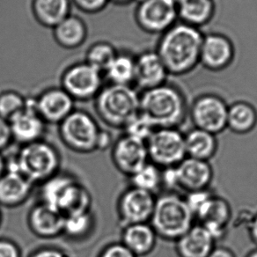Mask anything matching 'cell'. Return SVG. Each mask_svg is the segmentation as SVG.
<instances>
[{"label": "cell", "instance_id": "cell-33", "mask_svg": "<svg viewBox=\"0 0 257 257\" xmlns=\"http://www.w3.org/2000/svg\"><path fill=\"white\" fill-rule=\"evenodd\" d=\"M26 97L15 90L0 93V117L9 121L25 107Z\"/></svg>", "mask_w": 257, "mask_h": 257}, {"label": "cell", "instance_id": "cell-44", "mask_svg": "<svg viewBox=\"0 0 257 257\" xmlns=\"http://www.w3.org/2000/svg\"><path fill=\"white\" fill-rule=\"evenodd\" d=\"M248 233L251 240L257 246V213L253 214L248 224Z\"/></svg>", "mask_w": 257, "mask_h": 257}, {"label": "cell", "instance_id": "cell-43", "mask_svg": "<svg viewBox=\"0 0 257 257\" xmlns=\"http://www.w3.org/2000/svg\"><path fill=\"white\" fill-rule=\"evenodd\" d=\"M208 257H236L233 251L225 246H214Z\"/></svg>", "mask_w": 257, "mask_h": 257}, {"label": "cell", "instance_id": "cell-14", "mask_svg": "<svg viewBox=\"0 0 257 257\" xmlns=\"http://www.w3.org/2000/svg\"><path fill=\"white\" fill-rule=\"evenodd\" d=\"M8 121L13 140L22 147L43 140L46 133L47 124L36 111L35 97H26L24 108Z\"/></svg>", "mask_w": 257, "mask_h": 257}, {"label": "cell", "instance_id": "cell-15", "mask_svg": "<svg viewBox=\"0 0 257 257\" xmlns=\"http://www.w3.org/2000/svg\"><path fill=\"white\" fill-rule=\"evenodd\" d=\"M235 47L228 36L221 33L204 35L199 64L211 72H221L232 64Z\"/></svg>", "mask_w": 257, "mask_h": 257}, {"label": "cell", "instance_id": "cell-45", "mask_svg": "<svg viewBox=\"0 0 257 257\" xmlns=\"http://www.w3.org/2000/svg\"><path fill=\"white\" fill-rule=\"evenodd\" d=\"M133 2H136V0H110V3L119 6V7H125L132 4Z\"/></svg>", "mask_w": 257, "mask_h": 257}, {"label": "cell", "instance_id": "cell-27", "mask_svg": "<svg viewBox=\"0 0 257 257\" xmlns=\"http://www.w3.org/2000/svg\"><path fill=\"white\" fill-rule=\"evenodd\" d=\"M257 125V110L253 104L238 100L228 105L226 128L238 135L253 132Z\"/></svg>", "mask_w": 257, "mask_h": 257}, {"label": "cell", "instance_id": "cell-18", "mask_svg": "<svg viewBox=\"0 0 257 257\" xmlns=\"http://www.w3.org/2000/svg\"><path fill=\"white\" fill-rule=\"evenodd\" d=\"M179 189L185 192L210 189L213 180V168L210 161L186 157L176 166Z\"/></svg>", "mask_w": 257, "mask_h": 257}, {"label": "cell", "instance_id": "cell-38", "mask_svg": "<svg viewBox=\"0 0 257 257\" xmlns=\"http://www.w3.org/2000/svg\"><path fill=\"white\" fill-rule=\"evenodd\" d=\"M98 257H137L121 242H114L107 245Z\"/></svg>", "mask_w": 257, "mask_h": 257}, {"label": "cell", "instance_id": "cell-29", "mask_svg": "<svg viewBox=\"0 0 257 257\" xmlns=\"http://www.w3.org/2000/svg\"><path fill=\"white\" fill-rule=\"evenodd\" d=\"M94 225L92 211H83L64 216L63 235L69 239L79 240L90 234Z\"/></svg>", "mask_w": 257, "mask_h": 257}, {"label": "cell", "instance_id": "cell-3", "mask_svg": "<svg viewBox=\"0 0 257 257\" xmlns=\"http://www.w3.org/2000/svg\"><path fill=\"white\" fill-rule=\"evenodd\" d=\"M40 202L67 216L91 211L93 201L88 189L74 175L60 171L41 184Z\"/></svg>", "mask_w": 257, "mask_h": 257}, {"label": "cell", "instance_id": "cell-1", "mask_svg": "<svg viewBox=\"0 0 257 257\" xmlns=\"http://www.w3.org/2000/svg\"><path fill=\"white\" fill-rule=\"evenodd\" d=\"M204 34L200 29L178 22L161 35L155 51L169 75L182 76L199 64Z\"/></svg>", "mask_w": 257, "mask_h": 257}, {"label": "cell", "instance_id": "cell-7", "mask_svg": "<svg viewBox=\"0 0 257 257\" xmlns=\"http://www.w3.org/2000/svg\"><path fill=\"white\" fill-rule=\"evenodd\" d=\"M100 131L95 118L83 109L75 108L58 124L61 141L78 154H92L96 151Z\"/></svg>", "mask_w": 257, "mask_h": 257}, {"label": "cell", "instance_id": "cell-8", "mask_svg": "<svg viewBox=\"0 0 257 257\" xmlns=\"http://www.w3.org/2000/svg\"><path fill=\"white\" fill-rule=\"evenodd\" d=\"M60 85L75 102H86L94 100L103 87V74L85 61H79L64 69Z\"/></svg>", "mask_w": 257, "mask_h": 257}, {"label": "cell", "instance_id": "cell-39", "mask_svg": "<svg viewBox=\"0 0 257 257\" xmlns=\"http://www.w3.org/2000/svg\"><path fill=\"white\" fill-rule=\"evenodd\" d=\"M13 141L9 121L0 117V154L6 150Z\"/></svg>", "mask_w": 257, "mask_h": 257}, {"label": "cell", "instance_id": "cell-5", "mask_svg": "<svg viewBox=\"0 0 257 257\" xmlns=\"http://www.w3.org/2000/svg\"><path fill=\"white\" fill-rule=\"evenodd\" d=\"M94 108L105 124L122 130L140 113V93L133 86L107 84L95 97Z\"/></svg>", "mask_w": 257, "mask_h": 257}, {"label": "cell", "instance_id": "cell-13", "mask_svg": "<svg viewBox=\"0 0 257 257\" xmlns=\"http://www.w3.org/2000/svg\"><path fill=\"white\" fill-rule=\"evenodd\" d=\"M114 167L122 175L132 176L149 162L147 145L142 140L123 134L111 147Z\"/></svg>", "mask_w": 257, "mask_h": 257}, {"label": "cell", "instance_id": "cell-6", "mask_svg": "<svg viewBox=\"0 0 257 257\" xmlns=\"http://www.w3.org/2000/svg\"><path fill=\"white\" fill-rule=\"evenodd\" d=\"M16 155L20 174L34 185L42 184L60 172V154L44 140L22 146Z\"/></svg>", "mask_w": 257, "mask_h": 257}, {"label": "cell", "instance_id": "cell-21", "mask_svg": "<svg viewBox=\"0 0 257 257\" xmlns=\"http://www.w3.org/2000/svg\"><path fill=\"white\" fill-rule=\"evenodd\" d=\"M214 246V240L201 224L193 225L175 241L179 257H208Z\"/></svg>", "mask_w": 257, "mask_h": 257}, {"label": "cell", "instance_id": "cell-36", "mask_svg": "<svg viewBox=\"0 0 257 257\" xmlns=\"http://www.w3.org/2000/svg\"><path fill=\"white\" fill-rule=\"evenodd\" d=\"M79 11L86 15H97L107 8L110 0H71Z\"/></svg>", "mask_w": 257, "mask_h": 257}, {"label": "cell", "instance_id": "cell-40", "mask_svg": "<svg viewBox=\"0 0 257 257\" xmlns=\"http://www.w3.org/2000/svg\"><path fill=\"white\" fill-rule=\"evenodd\" d=\"M0 257H22V251L10 239H0Z\"/></svg>", "mask_w": 257, "mask_h": 257}, {"label": "cell", "instance_id": "cell-16", "mask_svg": "<svg viewBox=\"0 0 257 257\" xmlns=\"http://www.w3.org/2000/svg\"><path fill=\"white\" fill-rule=\"evenodd\" d=\"M37 113L46 124H59L75 109V101L61 86H51L35 97Z\"/></svg>", "mask_w": 257, "mask_h": 257}, {"label": "cell", "instance_id": "cell-35", "mask_svg": "<svg viewBox=\"0 0 257 257\" xmlns=\"http://www.w3.org/2000/svg\"><path fill=\"white\" fill-rule=\"evenodd\" d=\"M214 194L211 192L210 189L197 190L187 193L184 197L186 204L188 205L190 211L192 212L194 218H197V216L200 214L201 211L207 205Z\"/></svg>", "mask_w": 257, "mask_h": 257}, {"label": "cell", "instance_id": "cell-12", "mask_svg": "<svg viewBox=\"0 0 257 257\" xmlns=\"http://www.w3.org/2000/svg\"><path fill=\"white\" fill-rule=\"evenodd\" d=\"M156 195L134 187L122 193L117 204L118 218L121 227L150 222Z\"/></svg>", "mask_w": 257, "mask_h": 257}, {"label": "cell", "instance_id": "cell-34", "mask_svg": "<svg viewBox=\"0 0 257 257\" xmlns=\"http://www.w3.org/2000/svg\"><path fill=\"white\" fill-rule=\"evenodd\" d=\"M122 130L124 131L125 135L146 142L155 131V128L139 113Z\"/></svg>", "mask_w": 257, "mask_h": 257}, {"label": "cell", "instance_id": "cell-17", "mask_svg": "<svg viewBox=\"0 0 257 257\" xmlns=\"http://www.w3.org/2000/svg\"><path fill=\"white\" fill-rule=\"evenodd\" d=\"M168 70L155 50H146L135 57L134 85L142 91L164 85Z\"/></svg>", "mask_w": 257, "mask_h": 257}, {"label": "cell", "instance_id": "cell-30", "mask_svg": "<svg viewBox=\"0 0 257 257\" xmlns=\"http://www.w3.org/2000/svg\"><path fill=\"white\" fill-rule=\"evenodd\" d=\"M117 52V49L110 42L98 41L88 47L84 61L103 74Z\"/></svg>", "mask_w": 257, "mask_h": 257}, {"label": "cell", "instance_id": "cell-41", "mask_svg": "<svg viewBox=\"0 0 257 257\" xmlns=\"http://www.w3.org/2000/svg\"><path fill=\"white\" fill-rule=\"evenodd\" d=\"M29 257H71L64 250L52 246L42 247L33 252Z\"/></svg>", "mask_w": 257, "mask_h": 257}, {"label": "cell", "instance_id": "cell-20", "mask_svg": "<svg viewBox=\"0 0 257 257\" xmlns=\"http://www.w3.org/2000/svg\"><path fill=\"white\" fill-rule=\"evenodd\" d=\"M55 43L64 50H76L86 43L88 27L79 15H71L52 29Z\"/></svg>", "mask_w": 257, "mask_h": 257}, {"label": "cell", "instance_id": "cell-48", "mask_svg": "<svg viewBox=\"0 0 257 257\" xmlns=\"http://www.w3.org/2000/svg\"><path fill=\"white\" fill-rule=\"evenodd\" d=\"M1 220H2V214H1V211H0V224H1Z\"/></svg>", "mask_w": 257, "mask_h": 257}, {"label": "cell", "instance_id": "cell-47", "mask_svg": "<svg viewBox=\"0 0 257 257\" xmlns=\"http://www.w3.org/2000/svg\"><path fill=\"white\" fill-rule=\"evenodd\" d=\"M246 257H257V247L255 249L251 250Z\"/></svg>", "mask_w": 257, "mask_h": 257}, {"label": "cell", "instance_id": "cell-22", "mask_svg": "<svg viewBox=\"0 0 257 257\" xmlns=\"http://www.w3.org/2000/svg\"><path fill=\"white\" fill-rule=\"evenodd\" d=\"M158 236L149 223H141L122 227L121 242L137 257L148 255L154 251Z\"/></svg>", "mask_w": 257, "mask_h": 257}, {"label": "cell", "instance_id": "cell-26", "mask_svg": "<svg viewBox=\"0 0 257 257\" xmlns=\"http://www.w3.org/2000/svg\"><path fill=\"white\" fill-rule=\"evenodd\" d=\"M187 157L210 161L218 152V142L214 134L194 128L184 134Z\"/></svg>", "mask_w": 257, "mask_h": 257}, {"label": "cell", "instance_id": "cell-24", "mask_svg": "<svg viewBox=\"0 0 257 257\" xmlns=\"http://www.w3.org/2000/svg\"><path fill=\"white\" fill-rule=\"evenodd\" d=\"M71 0H31L30 8L36 22L46 29H54L72 14Z\"/></svg>", "mask_w": 257, "mask_h": 257}, {"label": "cell", "instance_id": "cell-25", "mask_svg": "<svg viewBox=\"0 0 257 257\" xmlns=\"http://www.w3.org/2000/svg\"><path fill=\"white\" fill-rule=\"evenodd\" d=\"M178 22L197 29L207 25L214 17V0H178Z\"/></svg>", "mask_w": 257, "mask_h": 257}, {"label": "cell", "instance_id": "cell-2", "mask_svg": "<svg viewBox=\"0 0 257 257\" xmlns=\"http://www.w3.org/2000/svg\"><path fill=\"white\" fill-rule=\"evenodd\" d=\"M140 114L155 128H179L189 107L182 90L167 82L140 93Z\"/></svg>", "mask_w": 257, "mask_h": 257}, {"label": "cell", "instance_id": "cell-4", "mask_svg": "<svg viewBox=\"0 0 257 257\" xmlns=\"http://www.w3.org/2000/svg\"><path fill=\"white\" fill-rule=\"evenodd\" d=\"M194 219L184 197L177 192H164L156 196L149 224L158 238L175 242L192 227Z\"/></svg>", "mask_w": 257, "mask_h": 257}, {"label": "cell", "instance_id": "cell-23", "mask_svg": "<svg viewBox=\"0 0 257 257\" xmlns=\"http://www.w3.org/2000/svg\"><path fill=\"white\" fill-rule=\"evenodd\" d=\"M34 186L20 174L5 173L0 178V205L8 208L22 205L31 196Z\"/></svg>", "mask_w": 257, "mask_h": 257}, {"label": "cell", "instance_id": "cell-42", "mask_svg": "<svg viewBox=\"0 0 257 257\" xmlns=\"http://www.w3.org/2000/svg\"><path fill=\"white\" fill-rule=\"evenodd\" d=\"M113 136L108 131L100 128L97 139L96 151H106L113 146Z\"/></svg>", "mask_w": 257, "mask_h": 257}, {"label": "cell", "instance_id": "cell-28", "mask_svg": "<svg viewBox=\"0 0 257 257\" xmlns=\"http://www.w3.org/2000/svg\"><path fill=\"white\" fill-rule=\"evenodd\" d=\"M135 56L128 51H119L103 72L107 84L133 86L135 74Z\"/></svg>", "mask_w": 257, "mask_h": 257}, {"label": "cell", "instance_id": "cell-49", "mask_svg": "<svg viewBox=\"0 0 257 257\" xmlns=\"http://www.w3.org/2000/svg\"><path fill=\"white\" fill-rule=\"evenodd\" d=\"M140 1H141V0H136L137 3H139V2H140Z\"/></svg>", "mask_w": 257, "mask_h": 257}, {"label": "cell", "instance_id": "cell-10", "mask_svg": "<svg viewBox=\"0 0 257 257\" xmlns=\"http://www.w3.org/2000/svg\"><path fill=\"white\" fill-rule=\"evenodd\" d=\"M137 25L144 32L162 35L178 22L175 0H141L134 12Z\"/></svg>", "mask_w": 257, "mask_h": 257}, {"label": "cell", "instance_id": "cell-31", "mask_svg": "<svg viewBox=\"0 0 257 257\" xmlns=\"http://www.w3.org/2000/svg\"><path fill=\"white\" fill-rule=\"evenodd\" d=\"M232 209L228 202L222 197L213 196L207 205L201 211L197 219L203 223H215L227 226L232 219Z\"/></svg>", "mask_w": 257, "mask_h": 257}, {"label": "cell", "instance_id": "cell-46", "mask_svg": "<svg viewBox=\"0 0 257 257\" xmlns=\"http://www.w3.org/2000/svg\"><path fill=\"white\" fill-rule=\"evenodd\" d=\"M6 173V160L5 157L0 154V178L5 175Z\"/></svg>", "mask_w": 257, "mask_h": 257}, {"label": "cell", "instance_id": "cell-37", "mask_svg": "<svg viewBox=\"0 0 257 257\" xmlns=\"http://www.w3.org/2000/svg\"><path fill=\"white\" fill-rule=\"evenodd\" d=\"M161 179V189H164L165 192H176L177 189H180L176 167L162 168Z\"/></svg>", "mask_w": 257, "mask_h": 257}, {"label": "cell", "instance_id": "cell-11", "mask_svg": "<svg viewBox=\"0 0 257 257\" xmlns=\"http://www.w3.org/2000/svg\"><path fill=\"white\" fill-rule=\"evenodd\" d=\"M228 104L214 93L197 97L189 107V114L195 128L218 135L226 128Z\"/></svg>", "mask_w": 257, "mask_h": 257}, {"label": "cell", "instance_id": "cell-19", "mask_svg": "<svg viewBox=\"0 0 257 257\" xmlns=\"http://www.w3.org/2000/svg\"><path fill=\"white\" fill-rule=\"evenodd\" d=\"M64 216L57 209L38 202L29 211L28 224L35 235L42 239H54L63 235Z\"/></svg>", "mask_w": 257, "mask_h": 257}, {"label": "cell", "instance_id": "cell-9", "mask_svg": "<svg viewBox=\"0 0 257 257\" xmlns=\"http://www.w3.org/2000/svg\"><path fill=\"white\" fill-rule=\"evenodd\" d=\"M146 145L149 161L161 169L176 167L187 157L184 134L177 128H155Z\"/></svg>", "mask_w": 257, "mask_h": 257}, {"label": "cell", "instance_id": "cell-32", "mask_svg": "<svg viewBox=\"0 0 257 257\" xmlns=\"http://www.w3.org/2000/svg\"><path fill=\"white\" fill-rule=\"evenodd\" d=\"M161 168L149 161L128 178L132 187L156 195L161 189Z\"/></svg>", "mask_w": 257, "mask_h": 257}]
</instances>
